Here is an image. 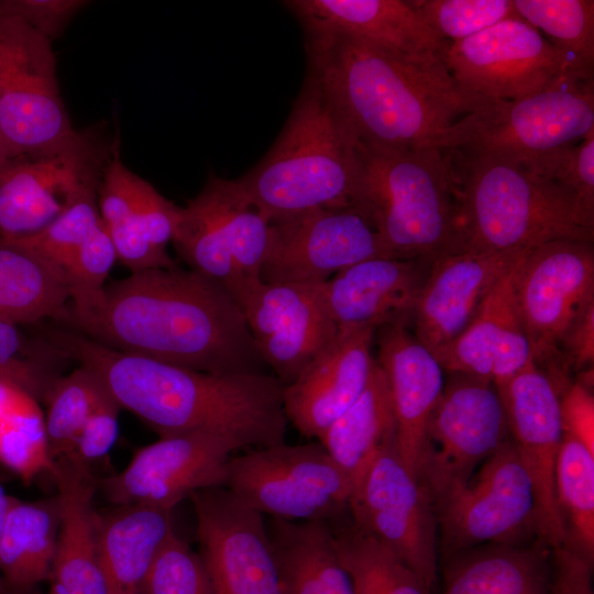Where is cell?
I'll use <instances>...</instances> for the list:
<instances>
[{
	"label": "cell",
	"instance_id": "obj_1",
	"mask_svg": "<svg viewBox=\"0 0 594 594\" xmlns=\"http://www.w3.org/2000/svg\"><path fill=\"white\" fill-rule=\"evenodd\" d=\"M58 320L110 349L212 374H262L245 318L219 283L177 265L131 273Z\"/></svg>",
	"mask_w": 594,
	"mask_h": 594
},
{
	"label": "cell",
	"instance_id": "obj_2",
	"mask_svg": "<svg viewBox=\"0 0 594 594\" xmlns=\"http://www.w3.org/2000/svg\"><path fill=\"white\" fill-rule=\"evenodd\" d=\"M307 70L355 141L442 150L453 125L485 98L465 92L441 55H405L343 34L305 35Z\"/></svg>",
	"mask_w": 594,
	"mask_h": 594
},
{
	"label": "cell",
	"instance_id": "obj_3",
	"mask_svg": "<svg viewBox=\"0 0 594 594\" xmlns=\"http://www.w3.org/2000/svg\"><path fill=\"white\" fill-rule=\"evenodd\" d=\"M44 337L68 360L94 371L121 408L160 437L222 435L241 450L285 442V385L273 374H212L117 351L75 330Z\"/></svg>",
	"mask_w": 594,
	"mask_h": 594
},
{
	"label": "cell",
	"instance_id": "obj_4",
	"mask_svg": "<svg viewBox=\"0 0 594 594\" xmlns=\"http://www.w3.org/2000/svg\"><path fill=\"white\" fill-rule=\"evenodd\" d=\"M442 152L458 202L457 251L517 253L594 241V212L559 183L492 153Z\"/></svg>",
	"mask_w": 594,
	"mask_h": 594
},
{
	"label": "cell",
	"instance_id": "obj_5",
	"mask_svg": "<svg viewBox=\"0 0 594 594\" xmlns=\"http://www.w3.org/2000/svg\"><path fill=\"white\" fill-rule=\"evenodd\" d=\"M235 182L270 223L314 209H360L358 142L310 72L272 147Z\"/></svg>",
	"mask_w": 594,
	"mask_h": 594
},
{
	"label": "cell",
	"instance_id": "obj_6",
	"mask_svg": "<svg viewBox=\"0 0 594 594\" xmlns=\"http://www.w3.org/2000/svg\"><path fill=\"white\" fill-rule=\"evenodd\" d=\"M360 209L392 257L433 262L457 251L458 202L442 150H392L358 143Z\"/></svg>",
	"mask_w": 594,
	"mask_h": 594
},
{
	"label": "cell",
	"instance_id": "obj_7",
	"mask_svg": "<svg viewBox=\"0 0 594 594\" xmlns=\"http://www.w3.org/2000/svg\"><path fill=\"white\" fill-rule=\"evenodd\" d=\"M593 129L594 74H566L520 99H485L453 125L442 150L486 152L522 163L573 145Z\"/></svg>",
	"mask_w": 594,
	"mask_h": 594
},
{
	"label": "cell",
	"instance_id": "obj_8",
	"mask_svg": "<svg viewBox=\"0 0 594 594\" xmlns=\"http://www.w3.org/2000/svg\"><path fill=\"white\" fill-rule=\"evenodd\" d=\"M223 486L279 520L331 524L349 516L351 481L319 441L233 454Z\"/></svg>",
	"mask_w": 594,
	"mask_h": 594
},
{
	"label": "cell",
	"instance_id": "obj_9",
	"mask_svg": "<svg viewBox=\"0 0 594 594\" xmlns=\"http://www.w3.org/2000/svg\"><path fill=\"white\" fill-rule=\"evenodd\" d=\"M117 144L95 125L13 157L0 172V239L43 230L80 195L98 188Z\"/></svg>",
	"mask_w": 594,
	"mask_h": 594
},
{
	"label": "cell",
	"instance_id": "obj_10",
	"mask_svg": "<svg viewBox=\"0 0 594 594\" xmlns=\"http://www.w3.org/2000/svg\"><path fill=\"white\" fill-rule=\"evenodd\" d=\"M77 130L61 96L52 41L0 9V133L12 153H34Z\"/></svg>",
	"mask_w": 594,
	"mask_h": 594
},
{
	"label": "cell",
	"instance_id": "obj_11",
	"mask_svg": "<svg viewBox=\"0 0 594 594\" xmlns=\"http://www.w3.org/2000/svg\"><path fill=\"white\" fill-rule=\"evenodd\" d=\"M435 510L444 558L479 546L519 544L536 537L534 490L512 439Z\"/></svg>",
	"mask_w": 594,
	"mask_h": 594
},
{
	"label": "cell",
	"instance_id": "obj_12",
	"mask_svg": "<svg viewBox=\"0 0 594 594\" xmlns=\"http://www.w3.org/2000/svg\"><path fill=\"white\" fill-rule=\"evenodd\" d=\"M349 514L359 529L398 557L432 593L438 580L436 510L396 443L381 450L353 484Z\"/></svg>",
	"mask_w": 594,
	"mask_h": 594
},
{
	"label": "cell",
	"instance_id": "obj_13",
	"mask_svg": "<svg viewBox=\"0 0 594 594\" xmlns=\"http://www.w3.org/2000/svg\"><path fill=\"white\" fill-rule=\"evenodd\" d=\"M449 374L429 420L419 475L433 506L510 438L495 385Z\"/></svg>",
	"mask_w": 594,
	"mask_h": 594
},
{
	"label": "cell",
	"instance_id": "obj_14",
	"mask_svg": "<svg viewBox=\"0 0 594 594\" xmlns=\"http://www.w3.org/2000/svg\"><path fill=\"white\" fill-rule=\"evenodd\" d=\"M510 273L534 362L547 372L563 371L559 342L571 322L594 304L593 242L534 246L518 255Z\"/></svg>",
	"mask_w": 594,
	"mask_h": 594
},
{
	"label": "cell",
	"instance_id": "obj_15",
	"mask_svg": "<svg viewBox=\"0 0 594 594\" xmlns=\"http://www.w3.org/2000/svg\"><path fill=\"white\" fill-rule=\"evenodd\" d=\"M442 59L468 94L515 100L543 90L570 70L563 55L534 26L514 15L448 43Z\"/></svg>",
	"mask_w": 594,
	"mask_h": 594
},
{
	"label": "cell",
	"instance_id": "obj_16",
	"mask_svg": "<svg viewBox=\"0 0 594 594\" xmlns=\"http://www.w3.org/2000/svg\"><path fill=\"white\" fill-rule=\"evenodd\" d=\"M374 257L392 256L363 210L314 209L270 223L260 277L265 283L323 284Z\"/></svg>",
	"mask_w": 594,
	"mask_h": 594
},
{
	"label": "cell",
	"instance_id": "obj_17",
	"mask_svg": "<svg viewBox=\"0 0 594 594\" xmlns=\"http://www.w3.org/2000/svg\"><path fill=\"white\" fill-rule=\"evenodd\" d=\"M199 556L215 594H284L264 515L224 486L194 492Z\"/></svg>",
	"mask_w": 594,
	"mask_h": 594
},
{
	"label": "cell",
	"instance_id": "obj_18",
	"mask_svg": "<svg viewBox=\"0 0 594 594\" xmlns=\"http://www.w3.org/2000/svg\"><path fill=\"white\" fill-rule=\"evenodd\" d=\"M510 439L530 479L536 503V538L551 551L565 535L556 495V466L563 439L559 389L535 362L495 384Z\"/></svg>",
	"mask_w": 594,
	"mask_h": 594
},
{
	"label": "cell",
	"instance_id": "obj_19",
	"mask_svg": "<svg viewBox=\"0 0 594 594\" xmlns=\"http://www.w3.org/2000/svg\"><path fill=\"white\" fill-rule=\"evenodd\" d=\"M241 450L215 432L160 437L138 450L120 473L98 482L113 505H146L173 510L199 490L223 486L230 458Z\"/></svg>",
	"mask_w": 594,
	"mask_h": 594
},
{
	"label": "cell",
	"instance_id": "obj_20",
	"mask_svg": "<svg viewBox=\"0 0 594 594\" xmlns=\"http://www.w3.org/2000/svg\"><path fill=\"white\" fill-rule=\"evenodd\" d=\"M267 367L285 386L333 337L323 284L248 282L234 296Z\"/></svg>",
	"mask_w": 594,
	"mask_h": 594
},
{
	"label": "cell",
	"instance_id": "obj_21",
	"mask_svg": "<svg viewBox=\"0 0 594 594\" xmlns=\"http://www.w3.org/2000/svg\"><path fill=\"white\" fill-rule=\"evenodd\" d=\"M376 329L338 326L333 337L284 387L288 422L301 436L318 438L365 388L375 359L371 348Z\"/></svg>",
	"mask_w": 594,
	"mask_h": 594
},
{
	"label": "cell",
	"instance_id": "obj_22",
	"mask_svg": "<svg viewBox=\"0 0 594 594\" xmlns=\"http://www.w3.org/2000/svg\"><path fill=\"white\" fill-rule=\"evenodd\" d=\"M521 252L459 250L435 260L413 311L415 338L431 353L452 342Z\"/></svg>",
	"mask_w": 594,
	"mask_h": 594
},
{
	"label": "cell",
	"instance_id": "obj_23",
	"mask_svg": "<svg viewBox=\"0 0 594 594\" xmlns=\"http://www.w3.org/2000/svg\"><path fill=\"white\" fill-rule=\"evenodd\" d=\"M378 359L389 388L397 451L419 480L427 428L443 389V370L408 330L394 322L378 328Z\"/></svg>",
	"mask_w": 594,
	"mask_h": 594
},
{
	"label": "cell",
	"instance_id": "obj_24",
	"mask_svg": "<svg viewBox=\"0 0 594 594\" xmlns=\"http://www.w3.org/2000/svg\"><path fill=\"white\" fill-rule=\"evenodd\" d=\"M432 262L374 257L351 265L323 283L330 317L337 326H370L376 330L411 321Z\"/></svg>",
	"mask_w": 594,
	"mask_h": 594
},
{
	"label": "cell",
	"instance_id": "obj_25",
	"mask_svg": "<svg viewBox=\"0 0 594 594\" xmlns=\"http://www.w3.org/2000/svg\"><path fill=\"white\" fill-rule=\"evenodd\" d=\"M283 4L299 21L305 35L343 34L413 56H442L448 44L408 1L290 0Z\"/></svg>",
	"mask_w": 594,
	"mask_h": 594
},
{
	"label": "cell",
	"instance_id": "obj_26",
	"mask_svg": "<svg viewBox=\"0 0 594 594\" xmlns=\"http://www.w3.org/2000/svg\"><path fill=\"white\" fill-rule=\"evenodd\" d=\"M510 271L495 285L468 327L432 353L443 371L480 377L495 385L534 362Z\"/></svg>",
	"mask_w": 594,
	"mask_h": 594
},
{
	"label": "cell",
	"instance_id": "obj_27",
	"mask_svg": "<svg viewBox=\"0 0 594 594\" xmlns=\"http://www.w3.org/2000/svg\"><path fill=\"white\" fill-rule=\"evenodd\" d=\"M61 525L48 594H110L99 561L94 496L98 487L89 465L70 457L55 461Z\"/></svg>",
	"mask_w": 594,
	"mask_h": 594
},
{
	"label": "cell",
	"instance_id": "obj_28",
	"mask_svg": "<svg viewBox=\"0 0 594 594\" xmlns=\"http://www.w3.org/2000/svg\"><path fill=\"white\" fill-rule=\"evenodd\" d=\"M99 561L110 594H143L150 568L174 531L172 510L146 505H118L96 510Z\"/></svg>",
	"mask_w": 594,
	"mask_h": 594
},
{
	"label": "cell",
	"instance_id": "obj_29",
	"mask_svg": "<svg viewBox=\"0 0 594 594\" xmlns=\"http://www.w3.org/2000/svg\"><path fill=\"white\" fill-rule=\"evenodd\" d=\"M442 594H548L551 550L491 543L446 558Z\"/></svg>",
	"mask_w": 594,
	"mask_h": 594
},
{
	"label": "cell",
	"instance_id": "obj_30",
	"mask_svg": "<svg viewBox=\"0 0 594 594\" xmlns=\"http://www.w3.org/2000/svg\"><path fill=\"white\" fill-rule=\"evenodd\" d=\"M266 526L284 594H355L329 522L271 518Z\"/></svg>",
	"mask_w": 594,
	"mask_h": 594
},
{
	"label": "cell",
	"instance_id": "obj_31",
	"mask_svg": "<svg viewBox=\"0 0 594 594\" xmlns=\"http://www.w3.org/2000/svg\"><path fill=\"white\" fill-rule=\"evenodd\" d=\"M317 441L349 476L352 486L381 450L396 443L389 388L376 360L361 395Z\"/></svg>",
	"mask_w": 594,
	"mask_h": 594
},
{
	"label": "cell",
	"instance_id": "obj_32",
	"mask_svg": "<svg viewBox=\"0 0 594 594\" xmlns=\"http://www.w3.org/2000/svg\"><path fill=\"white\" fill-rule=\"evenodd\" d=\"M61 525L57 497H11L0 538V575L9 590H30L50 579Z\"/></svg>",
	"mask_w": 594,
	"mask_h": 594
},
{
	"label": "cell",
	"instance_id": "obj_33",
	"mask_svg": "<svg viewBox=\"0 0 594 594\" xmlns=\"http://www.w3.org/2000/svg\"><path fill=\"white\" fill-rule=\"evenodd\" d=\"M69 298L62 267L12 240L0 239V320L30 324L58 319Z\"/></svg>",
	"mask_w": 594,
	"mask_h": 594
},
{
	"label": "cell",
	"instance_id": "obj_34",
	"mask_svg": "<svg viewBox=\"0 0 594 594\" xmlns=\"http://www.w3.org/2000/svg\"><path fill=\"white\" fill-rule=\"evenodd\" d=\"M172 243L189 270L219 283L233 298L248 283L233 262L209 177L199 194L182 207Z\"/></svg>",
	"mask_w": 594,
	"mask_h": 594
},
{
	"label": "cell",
	"instance_id": "obj_35",
	"mask_svg": "<svg viewBox=\"0 0 594 594\" xmlns=\"http://www.w3.org/2000/svg\"><path fill=\"white\" fill-rule=\"evenodd\" d=\"M128 170L118 143L98 188L100 219L112 240L118 261L131 273L174 267L177 264L167 250L158 249L150 241L132 206L127 186Z\"/></svg>",
	"mask_w": 594,
	"mask_h": 594
},
{
	"label": "cell",
	"instance_id": "obj_36",
	"mask_svg": "<svg viewBox=\"0 0 594 594\" xmlns=\"http://www.w3.org/2000/svg\"><path fill=\"white\" fill-rule=\"evenodd\" d=\"M355 594H431L391 550L359 529L349 516L329 524Z\"/></svg>",
	"mask_w": 594,
	"mask_h": 594
},
{
	"label": "cell",
	"instance_id": "obj_37",
	"mask_svg": "<svg viewBox=\"0 0 594 594\" xmlns=\"http://www.w3.org/2000/svg\"><path fill=\"white\" fill-rule=\"evenodd\" d=\"M556 495L564 547L593 564L594 451L565 435L556 466Z\"/></svg>",
	"mask_w": 594,
	"mask_h": 594
},
{
	"label": "cell",
	"instance_id": "obj_38",
	"mask_svg": "<svg viewBox=\"0 0 594 594\" xmlns=\"http://www.w3.org/2000/svg\"><path fill=\"white\" fill-rule=\"evenodd\" d=\"M517 15L563 55L571 72L594 74V1L514 0Z\"/></svg>",
	"mask_w": 594,
	"mask_h": 594
},
{
	"label": "cell",
	"instance_id": "obj_39",
	"mask_svg": "<svg viewBox=\"0 0 594 594\" xmlns=\"http://www.w3.org/2000/svg\"><path fill=\"white\" fill-rule=\"evenodd\" d=\"M0 462L24 482L55 470L38 402L20 388L0 416Z\"/></svg>",
	"mask_w": 594,
	"mask_h": 594
},
{
	"label": "cell",
	"instance_id": "obj_40",
	"mask_svg": "<svg viewBox=\"0 0 594 594\" xmlns=\"http://www.w3.org/2000/svg\"><path fill=\"white\" fill-rule=\"evenodd\" d=\"M106 385L90 369L78 365L57 377L43 402L46 404L45 430L54 461L70 453L75 440Z\"/></svg>",
	"mask_w": 594,
	"mask_h": 594
},
{
	"label": "cell",
	"instance_id": "obj_41",
	"mask_svg": "<svg viewBox=\"0 0 594 594\" xmlns=\"http://www.w3.org/2000/svg\"><path fill=\"white\" fill-rule=\"evenodd\" d=\"M209 178L240 275L246 282L261 279V267L270 241V221L245 200L235 179H224L215 174H210Z\"/></svg>",
	"mask_w": 594,
	"mask_h": 594
},
{
	"label": "cell",
	"instance_id": "obj_42",
	"mask_svg": "<svg viewBox=\"0 0 594 594\" xmlns=\"http://www.w3.org/2000/svg\"><path fill=\"white\" fill-rule=\"evenodd\" d=\"M22 326L0 320V380L40 402L68 360L44 337H30Z\"/></svg>",
	"mask_w": 594,
	"mask_h": 594
},
{
	"label": "cell",
	"instance_id": "obj_43",
	"mask_svg": "<svg viewBox=\"0 0 594 594\" xmlns=\"http://www.w3.org/2000/svg\"><path fill=\"white\" fill-rule=\"evenodd\" d=\"M98 188L80 195L43 230L29 237L8 240L29 248L64 270L101 221Z\"/></svg>",
	"mask_w": 594,
	"mask_h": 594
},
{
	"label": "cell",
	"instance_id": "obj_44",
	"mask_svg": "<svg viewBox=\"0 0 594 594\" xmlns=\"http://www.w3.org/2000/svg\"><path fill=\"white\" fill-rule=\"evenodd\" d=\"M425 23L443 41L471 37L516 15L513 0H411Z\"/></svg>",
	"mask_w": 594,
	"mask_h": 594
},
{
	"label": "cell",
	"instance_id": "obj_45",
	"mask_svg": "<svg viewBox=\"0 0 594 594\" xmlns=\"http://www.w3.org/2000/svg\"><path fill=\"white\" fill-rule=\"evenodd\" d=\"M143 594H215L198 552L173 531L147 573Z\"/></svg>",
	"mask_w": 594,
	"mask_h": 594
},
{
	"label": "cell",
	"instance_id": "obj_46",
	"mask_svg": "<svg viewBox=\"0 0 594 594\" xmlns=\"http://www.w3.org/2000/svg\"><path fill=\"white\" fill-rule=\"evenodd\" d=\"M517 164L559 183L594 212V129L573 145Z\"/></svg>",
	"mask_w": 594,
	"mask_h": 594
},
{
	"label": "cell",
	"instance_id": "obj_47",
	"mask_svg": "<svg viewBox=\"0 0 594 594\" xmlns=\"http://www.w3.org/2000/svg\"><path fill=\"white\" fill-rule=\"evenodd\" d=\"M117 261L112 240L100 221L64 268L70 295L67 308L79 309L100 294Z\"/></svg>",
	"mask_w": 594,
	"mask_h": 594
},
{
	"label": "cell",
	"instance_id": "obj_48",
	"mask_svg": "<svg viewBox=\"0 0 594 594\" xmlns=\"http://www.w3.org/2000/svg\"><path fill=\"white\" fill-rule=\"evenodd\" d=\"M127 186L132 206L150 241L156 248L166 250L173 240L182 207L168 200L131 169L127 174Z\"/></svg>",
	"mask_w": 594,
	"mask_h": 594
},
{
	"label": "cell",
	"instance_id": "obj_49",
	"mask_svg": "<svg viewBox=\"0 0 594 594\" xmlns=\"http://www.w3.org/2000/svg\"><path fill=\"white\" fill-rule=\"evenodd\" d=\"M120 408L106 388L80 429L70 453L65 457L87 465L103 458L118 438Z\"/></svg>",
	"mask_w": 594,
	"mask_h": 594
},
{
	"label": "cell",
	"instance_id": "obj_50",
	"mask_svg": "<svg viewBox=\"0 0 594 594\" xmlns=\"http://www.w3.org/2000/svg\"><path fill=\"white\" fill-rule=\"evenodd\" d=\"M581 374L582 378L569 382L559 392L561 425L563 435L594 451V396L591 391L593 370Z\"/></svg>",
	"mask_w": 594,
	"mask_h": 594
},
{
	"label": "cell",
	"instance_id": "obj_51",
	"mask_svg": "<svg viewBox=\"0 0 594 594\" xmlns=\"http://www.w3.org/2000/svg\"><path fill=\"white\" fill-rule=\"evenodd\" d=\"M88 3L85 0H0V9L53 41Z\"/></svg>",
	"mask_w": 594,
	"mask_h": 594
},
{
	"label": "cell",
	"instance_id": "obj_52",
	"mask_svg": "<svg viewBox=\"0 0 594 594\" xmlns=\"http://www.w3.org/2000/svg\"><path fill=\"white\" fill-rule=\"evenodd\" d=\"M558 352L562 369L579 372L593 370L594 304L582 311L563 333Z\"/></svg>",
	"mask_w": 594,
	"mask_h": 594
},
{
	"label": "cell",
	"instance_id": "obj_53",
	"mask_svg": "<svg viewBox=\"0 0 594 594\" xmlns=\"http://www.w3.org/2000/svg\"><path fill=\"white\" fill-rule=\"evenodd\" d=\"M592 566L565 547L552 550L548 594H594Z\"/></svg>",
	"mask_w": 594,
	"mask_h": 594
},
{
	"label": "cell",
	"instance_id": "obj_54",
	"mask_svg": "<svg viewBox=\"0 0 594 594\" xmlns=\"http://www.w3.org/2000/svg\"><path fill=\"white\" fill-rule=\"evenodd\" d=\"M19 388L8 382L0 380V416L7 408L14 391ZM21 389V388H20Z\"/></svg>",
	"mask_w": 594,
	"mask_h": 594
},
{
	"label": "cell",
	"instance_id": "obj_55",
	"mask_svg": "<svg viewBox=\"0 0 594 594\" xmlns=\"http://www.w3.org/2000/svg\"><path fill=\"white\" fill-rule=\"evenodd\" d=\"M10 501L11 496L7 495L4 488L0 484V538L8 515Z\"/></svg>",
	"mask_w": 594,
	"mask_h": 594
},
{
	"label": "cell",
	"instance_id": "obj_56",
	"mask_svg": "<svg viewBox=\"0 0 594 594\" xmlns=\"http://www.w3.org/2000/svg\"><path fill=\"white\" fill-rule=\"evenodd\" d=\"M13 157H15V155L0 133V172Z\"/></svg>",
	"mask_w": 594,
	"mask_h": 594
},
{
	"label": "cell",
	"instance_id": "obj_57",
	"mask_svg": "<svg viewBox=\"0 0 594 594\" xmlns=\"http://www.w3.org/2000/svg\"><path fill=\"white\" fill-rule=\"evenodd\" d=\"M9 594H38L36 587L30 590H10Z\"/></svg>",
	"mask_w": 594,
	"mask_h": 594
},
{
	"label": "cell",
	"instance_id": "obj_58",
	"mask_svg": "<svg viewBox=\"0 0 594 594\" xmlns=\"http://www.w3.org/2000/svg\"><path fill=\"white\" fill-rule=\"evenodd\" d=\"M10 590L7 587L6 583L3 582L1 575H0V594H9Z\"/></svg>",
	"mask_w": 594,
	"mask_h": 594
}]
</instances>
